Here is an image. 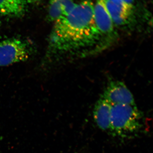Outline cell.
Listing matches in <instances>:
<instances>
[{
	"mask_svg": "<svg viewBox=\"0 0 153 153\" xmlns=\"http://www.w3.org/2000/svg\"><path fill=\"white\" fill-rule=\"evenodd\" d=\"M94 5L91 1H82L55 22V34L59 41L77 47L88 46L98 40L101 35L94 22Z\"/></svg>",
	"mask_w": 153,
	"mask_h": 153,
	"instance_id": "cell-1",
	"label": "cell"
},
{
	"mask_svg": "<svg viewBox=\"0 0 153 153\" xmlns=\"http://www.w3.org/2000/svg\"><path fill=\"white\" fill-rule=\"evenodd\" d=\"M142 120L143 114L136 105H114L111 106L110 131L121 137L132 136L142 127Z\"/></svg>",
	"mask_w": 153,
	"mask_h": 153,
	"instance_id": "cell-2",
	"label": "cell"
},
{
	"mask_svg": "<svg viewBox=\"0 0 153 153\" xmlns=\"http://www.w3.org/2000/svg\"><path fill=\"white\" fill-rule=\"evenodd\" d=\"M31 48L27 41L19 38L0 40V67L27 60Z\"/></svg>",
	"mask_w": 153,
	"mask_h": 153,
	"instance_id": "cell-3",
	"label": "cell"
},
{
	"mask_svg": "<svg viewBox=\"0 0 153 153\" xmlns=\"http://www.w3.org/2000/svg\"><path fill=\"white\" fill-rule=\"evenodd\" d=\"M102 98L111 105H136L133 96L123 82L113 81L105 88Z\"/></svg>",
	"mask_w": 153,
	"mask_h": 153,
	"instance_id": "cell-4",
	"label": "cell"
},
{
	"mask_svg": "<svg viewBox=\"0 0 153 153\" xmlns=\"http://www.w3.org/2000/svg\"><path fill=\"white\" fill-rule=\"evenodd\" d=\"M114 26L125 27L133 20V8L120 0H103Z\"/></svg>",
	"mask_w": 153,
	"mask_h": 153,
	"instance_id": "cell-5",
	"label": "cell"
},
{
	"mask_svg": "<svg viewBox=\"0 0 153 153\" xmlns=\"http://www.w3.org/2000/svg\"><path fill=\"white\" fill-rule=\"evenodd\" d=\"M94 18L100 35L109 36L114 31V25L103 0H97L94 5Z\"/></svg>",
	"mask_w": 153,
	"mask_h": 153,
	"instance_id": "cell-6",
	"label": "cell"
},
{
	"mask_svg": "<svg viewBox=\"0 0 153 153\" xmlns=\"http://www.w3.org/2000/svg\"><path fill=\"white\" fill-rule=\"evenodd\" d=\"M111 105L102 98L95 104L93 110V117L95 123L100 129L106 131L110 128Z\"/></svg>",
	"mask_w": 153,
	"mask_h": 153,
	"instance_id": "cell-7",
	"label": "cell"
},
{
	"mask_svg": "<svg viewBox=\"0 0 153 153\" xmlns=\"http://www.w3.org/2000/svg\"><path fill=\"white\" fill-rule=\"evenodd\" d=\"M25 0H0V13L9 17H18L25 13Z\"/></svg>",
	"mask_w": 153,
	"mask_h": 153,
	"instance_id": "cell-8",
	"label": "cell"
},
{
	"mask_svg": "<svg viewBox=\"0 0 153 153\" xmlns=\"http://www.w3.org/2000/svg\"><path fill=\"white\" fill-rule=\"evenodd\" d=\"M63 16L60 0H51L48 10V17L51 21L56 22Z\"/></svg>",
	"mask_w": 153,
	"mask_h": 153,
	"instance_id": "cell-9",
	"label": "cell"
},
{
	"mask_svg": "<svg viewBox=\"0 0 153 153\" xmlns=\"http://www.w3.org/2000/svg\"><path fill=\"white\" fill-rule=\"evenodd\" d=\"M60 1L63 12V16H66L70 13L76 5L73 0H60Z\"/></svg>",
	"mask_w": 153,
	"mask_h": 153,
	"instance_id": "cell-10",
	"label": "cell"
},
{
	"mask_svg": "<svg viewBox=\"0 0 153 153\" xmlns=\"http://www.w3.org/2000/svg\"><path fill=\"white\" fill-rule=\"evenodd\" d=\"M124 4L131 7L133 8L134 3L135 0H120Z\"/></svg>",
	"mask_w": 153,
	"mask_h": 153,
	"instance_id": "cell-11",
	"label": "cell"
},
{
	"mask_svg": "<svg viewBox=\"0 0 153 153\" xmlns=\"http://www.w3.org/2000/svg\"><path fill=\"white\" fill-rule=\"evenodd\" d=\"M26 2L30 4H36L41 1V0H25Z\"/></svg>",
	"mask_w": 153,
	"mask_h": 153,
	"instance_id": "cell-12",
	"label": "cell"
},
{
	"mask_svg": "<svg viewBox=\"0 0 153 153\" xmlns=\"http://www.w3.org/2000/svg\"><path fill=\"white\" fill-rule=\"evenodd\" d=\"M0 24H1V18H0Z\"/></svg>",
	"mask_w": 153,
	"mask_h": 153,
	"instance_id": "cell-13",
	"label": "cell"
}]
</instances>
